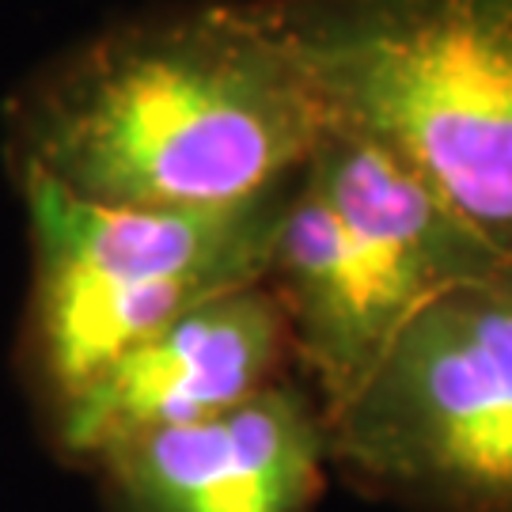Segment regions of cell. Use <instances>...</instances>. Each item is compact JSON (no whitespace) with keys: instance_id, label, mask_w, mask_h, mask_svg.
Returning <instances> with one entry per match:
<instances>
[{"instance_id":"6da1fadb","label":"cell","mask_w":512,"mask_h":512,"mask_svg":"<svg viewBox=\"0 0 512 512\" xmlns=\"http://www.w3.org/2000/svg\"><path fill=\"white\" fill-rule=\"evenodd\" d=\"M327 114L262 0L137 19L57 61L16 114L19 175L110 209H220L289 183Z\"/></svg>"},{"instance_id":"7a4b0ae2","label":"cell","mask_w":512,"mask_h":512,"mask_svg":"<svg viewBox=\"0 0 512 512\" xmlns=\"http://www.w3.org/2000/svg\"><path fill=\"white\" fill-rule=\"evenodd\" d=\"M327 126L414 167L512 266V0H262Z\"/></svg>"},{"instance_id":"3957f363","label":"cell","mask_w":512,"mask_h":512,"mask_svg":"<svg viewBox=\"0 0 512 512\" xmlns=\"http://www.w3.org/2000/svg\"><path fill=\"white\" fill-rule=\"evenodd\" d=\"M505 266L414 167L327 126L281 209L266 285L327 418L414 311Z\"/></svg>"},{"instance_id":"277c9868","label":"cell","mask_w":512,"mask_h":512,"mask_svg":"<svg viewBox=\"0 0 512 512\" xmlns=\"http://www.w3.org/2000/svg\"><path fill=\"white\" fill-rule=\"evenodd\" d=\"M296 179L220 209H110L19 175L31 224V357L50 403L202 300L270 274Z\"/></svg>"},{"instance_id":"5b68a950","label":"cell","mask_w":512,"mask_h":512,"mask_svg":"<svg viewBox=\"0 0 512 512\" xmlns=\"http://www.w3.org/2000/svg\"><path fill=\"white\" fill-rule=\"evenodd\" d=\"M327 448L414 512H512V266L414 311L327 414Z\"/></svg>"},{"instance_id":"8992f818","label":"cell","mask_w":512,"mask_h":512,"mask_svg":"<svg viewBox=\"0 0 512 512\" xmlns=\"http://www.w3.org/2000/svg\"><path fill=\"white\" fill-rule=\"evenodd\" d=\"M289 330L266 281L202 300L54 406L57 448L99 463L129 440L213 418L281 380Z\"/></svg>"},{"instance_id":"52a82bcc","label":"cell","mask_w":512,"mask_h":512,"mask_svg":"<svg viewBox=\"0 0 512 512\" xmlns=\"http://www.w3.org/2000/svg\"><path fill=\"white\" fill-rule=\"evenodd\" d=\"M95 467L118 512H315L327 418L308 387L274 380L224 414L129 440Z\"/></svg>"}]
</instances>
